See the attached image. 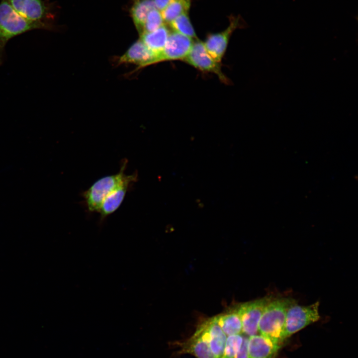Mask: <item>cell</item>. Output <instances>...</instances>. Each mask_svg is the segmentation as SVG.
Listing matches in <instances>:
<instances>
[{
  "label": "cell",
  "instance_id": "obj_14",
  "mask_svg": "<svg viewBox=\"0 0 358 358\" xmlns=\"http://www.w3.org/2000/svg\"><path fill=\"white\" fill-rule=\"evenodd\" d=\"M155 55L140 39L134 43L119 59V64L131 63L138 69L154 64Z\"/></svg>",
  "mask_w": 358,
  "mask_h": 358
},
{
  "label": "cell",
  "instance_id": "obj_5",
  "mask_svg": "<svg viewBox=\"0 0 358 358\" xmlns=\"http://www.w3.org/2000/svg\"><path fill=\"white\" fill-rule=\"evenodd\" d=\"M183 60L201 71L216 74L223 83H228V80L221 71V64L215 61L208 54L203 42L198 40L193 42L190 50Z\"/></svg>",
  "mask_w": 358,
  "mask_h": 358
},
{
  "label": "cell",
  "instance_id": "obj_1",
  "mask_svg": "<svg viewBox=\"0 0 358 358\" xmlns=\"http://www.w3.org/2000/svg\"><path fill=\"white\" fill-rule=\"evenodd\" d=\"M50 23L28 20L19 14L6 0L0 2V66L6 43L13 37L34 29H52Z\"/></svg>",
  "mask_w": 358,
  "mask_h": 358
},
{
  "label": "cell",
  "instance_id": "obj_18",
  "mask_svg": "<svg viewBox=\"0 0 358 358\" xmlns=\"http://www.w3.org/2000/svg\"><path fill=\"white\" fill-rule=\"evenodd\" d=\"M190 4L191 0H173L161 11L164 21L169 23L179 16L187 13Z\"/></svg>",
  "mask_w": 358,
  "mask_h": 358
},
{
  "label": "cell",
  "instance_id": "obj_19",
  "mask_svg": "<svg viewBox=\"0 0 358 358\" xmlns=\"http://www.w3.org/2000/svg\"><path fill=\"white\" fill-rule=\"evenodd\" d=\"M169 24L175 32L185 35L192 39L197 38L196 35L187 13L179 16Z\"/></svg>",
  "mask_w": 358,
  "mask_h": 358
},
{
  "label": "cell",
  "instance_id": "obj_7",
  "mask_svg": "<svg viewBox=\"0 0 358 358\" xmlns=\"http://www.w3.org/2000/svg\"><path fill=\"white\" fill-rule=\"evenodd\" d=\"M193 43L192 39L188 36L175 31L170 33L165 47L157 56L154 64L167 61L183 60Z\"/></svg>",
  "mask_w": 358,
  "mask_h": 358
},
{
  "label": "cell",
  "instance_id": "obj_2",
  "mask_svg": "<svg viewBox=\"0 0 358 358\" xmlns=\"http://www.w3.org/2000/svg\"><path fill=\"white\" fill-rule=\"evenodd\" d=\"M294 301L288 298L271 299L265 306L258 325V333L281 346L286 314Z\"/></svg>",
  "mask_w": 358,
  "mask_h": 358
},
{
  "label": "cell",
  "instance_id": "obj_23",
  "mask_svg": "<svg viewBox=\"0 0 358 358\" xmlns=\"http://www.w3.org/2000/svg\"><path fill=\"white\" fill-rule=\"evenodd\" d=\"M172 0H153L156 8L161 11Z\"/></svg>",
  "mask_w": 358,
  "mask_h": 358
},
{
  "label": "cell",
  "instance_id": "obj_17",
  "mask_svg": "<svg viewBox=\"0 0 358 358\" xmlns=\"http://www.w3.org/2000/svg\"><path fill=\"white\" fill-rule=\"evenodd\" d=\"M156 8L153 0H136L131 8V15L135 26L142 33L148 13Z\"/></svg>",
  "mask_w": 358,
  "mask_h": 358
},
{
  "label": "cell",
  "instance_id": "obj_15",
  "mask_svg": "<svg viewBox=\"0 0 358 358\" xmlns=\"http://www.w3.org/2000/svg\"><path fill=\"white\" fill-rule=\"evenodd\" d=\"M170 33L164 24L153 31L141 34L140 40L155 55L156 59L165 47Z\"/></svg>",
  "mask_w": 358,
  "mask_h": 358
},
{
  "label": "cell",
  "instance_id": "obj_12",
  "mask_svg": "<svg viewBox=\"0 0 358 358\" xmlns=\"http://www.w3.org/2000/svg\"><path fill=\"white\" fill-rule=\"evenodd\" d=\"M280 347L279 344L261 335L249 336L248 358H275Z\"/></svg>",
  "mask_w": 358,
  "mask_h": 358
},
{
  "label": "cell",
  "instance_id": "obj_4",
  "mask_svg": "<svg viewBox=\"0 0 358 358\" xmlns=\"http://www.w3.org/2000/svg\"><path fill=\"white\" fill-rule=\"evenodd\" d=\"M319 302L301 306L294 302L287 309L282 334L283 342L293 334L320 319Z\"/></svg>",
  "mask_w": 358,
  "mask_h": 358
},
{
  "label": "cell",
  "instance_id": "obj_16",
  "mask_svg": "<svg viewBox=\"0 0 358 358\" xmlns=\"http://www.w3.org/2000/svg\"><path fill=\"white\" fill-rule=\"evenodd\" d=\"M215 317L227 336L242 333L241 320L237 309L218 315Z\"/></svg>",
  "mask_w": 358,
  "mask_h": 358
},
{
  "label": "cell",
  "instance_id": "obj_3",
  "mask_svg": "<svg viewBox=\"0 0 358 358\" xmlns=\"http://www.w3.org/2000/svg\"><path fill=\"white\" fill-rule=\"evenodd\" d=\"M127 163L125 160L117 174L98 179L84 192L83 196L90 211L98 212L105 197L125 179L127 175L124 172Z\"/></svg>",
  "mask_w": 358,
  "mask_h": 358
},
{
  "label": "cell",
  "instance_id": "obj_22",
  "mask_svg": "<svg viewBox=\"0 0 358 358\" xmlns=\"http://www.w3.org/2000/svg\"><path fill=\"white\" fill-rule=\"evenodd\" d=\"M235 358H248V338L244 337L240 348Z\"/></svg>",
  "mask_w": 358,
  "mask_h": 358
},
{
  "label": "cell",
  "instance_id": "obj_6",
  "mask_svg": "<svg viewBox=\"0 0 358 358\" xmlns=\"http://www.w3.org/2000/svg\"><path fill=\"white\" fill-rule=\"evenodd\" d=\"M268 297L242 304L237 308L242 325V333L248 336L258 333L260 319L267 303L271 300Z\"/></svg>",
  "mask_w": 358,
  "mask_h": 358
},
{
  "label": "cell",
  "instance_id": "obj_9",
  "mask_svg": "<svg viewBox=\"0 0 358 358\" xmlns=\"http://www.w3.org/2000/svg\"><path fill=\"white\" fill-rule=\"evenodd\" d=\"M195 333L200 336L208 343L216 358H221L227 337L218 324L215 317L201 323Z\"/></svg>",
  "mask_w": 358,
  "mask_h": 358
},
{
  "label": "cell",
  "instance_id": "obj_10",
  "mask_svg": "<svg viewBox=\"0 0 358 358\" xmlns=\"http://www.w3.org/2000/svg\"><path fill=\"white\" fill-rule=\"evenodd\" d=\"M239 19H231L228 27L223 31L209 35L204 43L205 48L211 57L220 63L227 49L233 31L238 27Z\"/></svg>",
  "mask_w": 358,
  "mask_h": 358
},
{
  "label": "cell",
  "instance_id": "obj_8",
  "mask_svg": "<svg viewBox=\"0 0 358 358\" xmlns=\"http://www.w3.org/2000/svg\"><path fill=\"white\" fill-rule=\"evenodd\" d=\"M21 16L32 21L49 23V4L44 0H6Z\"/></svg>",
  "mask_w": 358,
  "mask_h": 358
},
{
  "label": "cell",
  "instance_id": "obj_21",
  "mask_svg": "<svg viewBox=\"0 0 358 358\" xmlns=\"http://www.w3.org/2000/svg\"><path fill=\"white\" fill-rule=\"evenodd\" d=\"M164 21L160 10L157 8L151 10L147 15L142 33L156 30L164 25Z\"/></svg>",
  "mask_w": 358,
  "mask_h": 358
},
{
  "label": "cell",
  "instance_id": "obj_13",
  "mask_svg": "<svg viewBox=\"0 0 358 358\" xmlns=\"http://www.w3.org/2000/svg\"><path fill=\"white\" fill-rule=\"evenodd\" d=\"M178 354H190L196 358H216L208 343L199 335L194 333L190 338L174 343Z\"/></svg>",
  "mask_w": 358,
  "mask_h": 358
},
{
  "label": "cell",
  "instance_id": "obj_11",
  "mask_svg": "<svg viewBox=\"0 0 358 358\" xmlns=\"http://www.w3.org/2000/svg\"><path fill=\"white\" fill-rule=\"evenodd\" d=\"M137 179V174L135 173L127 175L123 182L105 197L98 211L101 219H103L118 208L125 196L129 186Z\"/></svg>",
  "mask_w": 358,
  "mask_h": 358
},
{
  "label": "cell",
  "instance_id": "obj_20",
  "mask_svg": "<svg viewBox=\"0 0 358 358\" xmlns=\"http://www.w3.org/2000/svg\"><path fill=\"white\" fill-rule=\"evenodd\" d=\"M241 334L227 336L225 348L221 358H235L243 340Z\"/></svg>",
  "mask_w": 358,
  "mask_h": 358
}]
</instances>
